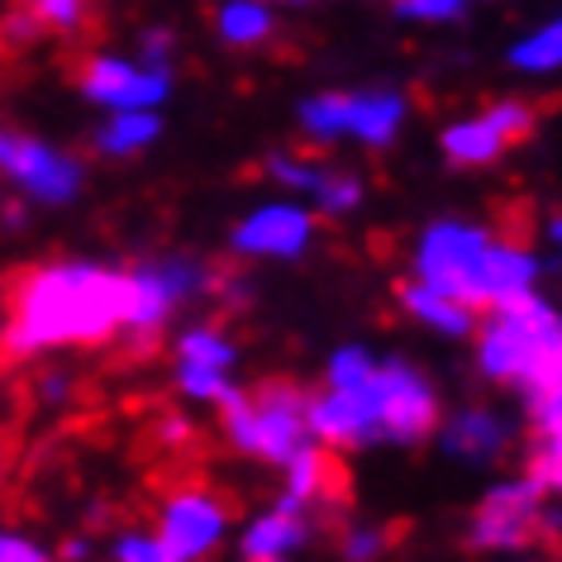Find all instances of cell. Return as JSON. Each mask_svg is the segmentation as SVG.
Segmentation results:
<instances>
[{"mask_svg":"<svg viewBox=\"0 0 562 562\" xmlns=\"http://www.w3.org/2000/svg\"><path fill=\"white\" fill-rule=\"evenodd\" d=\"M130 281L101 262H48L10 281L0 353L38 358L53 348H95L124 329Z\"/></svg>","mask_w":562,"mask_h":562,"instance_id":"cell-1","label":"cell"},{"mask_svg":"<svg viewBox=\"0 0 562 562\" xmlns=\"http://www.w3.org/2000/svg\"><path fill=\"white\" fill-rule=\"evenodd\" d=\"M539 252L519 238H501L472 220H429L411 248V281L439 291V296L468 305V311H496L539 286Z\"/></svg>","mask_w":562,"mask_h":562,"instance_id":"cell-2","label":"cell"},{"mask_svg":"<svg viewBox=\"0 0 562 562\" xmlns=\"http://www.w3.org/2000/svg\"><path fill=\"white\" fill-rule=\"evenodd\" d=\"M472 358L486 382L515 386L519 396L562 386V311L539 291L496 305L476 319Z\"/></svg>","mask_w":562,"mask_h":562,"instance_id":"cell-3","label":"cell"},{"mask_svg":"<svg viewBox=\"0 0 562 562\" xmlns=\"http://www.w3.org/2000/svg\"><path fill=\"white\" fill-rule=\"evenodd\" d=\"M305 401H311V386L291 382V376H272L258 391L234 386L215 411H220V429L234 453L258 458L267 468H291L311 448Z\"/></svg>","mask_w":562,"mask_h":562,"instance_id":"cell-4","label":"cell"},{"mask_svg":"<svg viewBox=\"0 0 562 562\" xmlns=\"http://www.w3.org/2000/svg\"><path fill=\"white\" fill-rule=\"evenodd\" d=\"M130 281V301H124V339H130L134 353H153L167 329V319H172L181 305L205 296V291L220 286V272L201 258H153V262H138L124 272Z\"/></svg>","mask_w":562,"mask_h":562,"instance_id":"cell-5","label":"cell"},{"mask_svg":"<svg viewBox=\"0 0 562 562\" xmlns=\"http://www.w3.org/2000/svg\"><path fill=\"white\" fill-rule=\"evenodd\" d=\"M376 411H382V443L396 448L425 443L443 425L439 391L411 358H376Z\"/></svg>","mask_w":562,"mask_h":562,"instance_id":"cell-6","label":"cell"},{"mask_svg":"<svg viewBox=\"0 0 562 562\" xmlns=\"http://www.w3.org/2000/svg\"><path fill=\"white\" fill-rule=\"evenodd\" d=\"M543 491L529 476H505L476 501V510L468 515L462 543L472 553H525L539 539V515H543Z\"/></svg>","mask_w":562,"mask_h":562,"instance_id":"cell-7","label":"cell"},{"mask_svg":"<svg viewBox=\"0 0 562 562\" xmlns=\"http://www.w3.org/2000/svg\"><path fill=\"white\" fill-rule=\"evenodd\" d=\"M0 172L38 205H72L81 187H87V167L72 153L20 130H5V124H0Z\"/></svg>","mask_w":562,"mask_h":562,"instance_id":"cell-8","label":"cell"},{"mask_svg":"<svg viewBox=\"0 0 562 562\" xmlns=\"http://www.w3.org/2000/svg\"><path fill=\"white\" fill-rule=\"evenodd\" d=\"M172 72H148V67L120 58V53H91L77 67V91L87 101L105 105L110 115H158V105L172 101Z\"/></svg>","mask_w":562,"mask_h":562,"instance_id":"cell-9","label":"cell"},{"mask_svg":"<svg viewBox=\"0 0 562 562\" xmlns=\"http://www.w3.org/2000/svg\"><path fill=\"white\" fill-rule=\"evenodd\" d=\"M158 543L172 562H205L229 539V505L205 486H177L158 505Z\"/></svg>","mask_w":562,"mask_h":562,"instance_id":"cell-10","label":"cell"},{"mask_svg":"<svg viewBox=\"0 0 562 562\" xmlns=\"http://www.w3.org/2000/svg\"><path fill=\"white\" fill-rule=\"evenodd\" d=\"M319 220L301 201H262L229 229V252L244 262H296L311 252Z\"/></svg>","mask_w":562,"mask_h":562,"instance_id":"cell-11","label":"cell"},{"mask_svg":"<svg viewBox=\"0 0 562 562\" xmlns=\"http://www.w3.org/2000/svg\"><path fill=\"white\" fill-rule=\"evenodd\" d=\"M305 434L315 448L353 453L382 443V411H376V376L358 391H311L305 401Z\"/></svg>","mask_w":562,"mask_h":562,"instance_id":"cell-12","label":"cell"},{"mask_svg":"<svg viewBox=\"0 0 562 562\" xmlns=\"http://www.w3.org/2000/svg\"><path fill=\"white\" fill-rule=\"evenodd\" d=\"M315 539V510H305L291 496H277L262 515H252L238 533V558L244 562H286L296 548Z\"/></svg>","mask_w":562,"mask_h":562,"instance_id":"cell-13","label":"cell"},{"mask_svg":"<svg viewBox=\"0 0 562 562\" xmlns=\"http://www.w3.org/2000/svg\"><path fill=\"white\" fill-rule=\"evenodd\" d=\"M411 120V101L396 87H368L344 91V138L362 148H391Z\"/></svg>","mask_w":562,"mask_h":562,"instance_id":"cell-14","label":"cell"},{"mask_svg":"<svg viewBox=\"0 0 562 562\" xmlns=\"http://www.w3.org/2000/svg\"><path fill=\"white\" fill-rule=\"evenodd\" d=\"M439 448L468 468H491L510 448V425L486 405H462L439 425Z\"/></svg>","mask_w":562,"mask_h":562,"instance_id":"cell-15","label":"cell"},{"mask_svg":"<svg viewBox=\"0 0 562 562\" xmlns=\"http://www.w3.org/2000/svg\"><path fill=\"white\" fill-rule=\"evenodd\" d=\"M396 301H401V311L411 315L415 325L443 334V339H472V334H476V319H482L476 311H468V305L448 301V296H439V291L419 286V281H401V286H396Z\"/></svg>","mask_w":562,"mask_h":562,"instance_id":"cell-16","label":"cell"},{"mask_svg":"<svg viewBox=\"0 0 562 562\" xmlns=\"http://www.w3.org/2000/svg\"><path fill=\"white\" fill-rule=\"evenodd\" d=\"M439 148H443V158L458 162V167H491V162L505 158V138L491 130L482 115H468V120L443 124Z\"/></svg>","mask_w":562,"mask_h":562,"instance_id":"cell-17","label":"cell"},{"mask_svg":"<svg viewBox=\"0 0 562 562\" xmlns=\"http://www.w3.org/2000/svg\"><path fill=\"white\" fill-rule=\"evenodd\" d=\"M215 34L229 48H262L277 34V10L262 0H224L215 10Z\"/></svg>","mask_w":562,"mask_h":562,"instance_id":"cell-18","label":"cell"},{"mask_svg":"<svg viewBox=\"0 0 562 562\" xmlns=\"http://www.w3.org/2000/svg\"><path fill=\"white\" fill-rule=\"evenodd\" d=\"M311 215L315 220H348L358 215L362 201H368V181H362L358 172H348V167H319L315 187H311Z\"/></svg>","mask_w":562,"mask_h":562,"instance_id":"cell-19","label":"cell"},{"mask_svg":"<svg viewBox=\"0 0 562 562\" xmlns=\"http://www.w3.org/2000/svg\"><path fill=\"white\" fill-rule=\"evenodd\" d=\"M505 63L515 67V72H529V77H548V72H562V15L543 20L533 34L515 38L510 48H505Z\"/></svg>","mask_w":562,"mask_h":562,"instance_id":"cell-20","label":"cell"},{"mask_svg":"<svg viewBox=\"0 0 562 562\" xmlns=\"http://www.w3.org/2000/svg\"><path fill=\"white\" fill-rule=\"evenodd\" d=\"M162 120L158 115H110L101 130H95V153L101 158H134L158 144Z\"/></svg>","mask_w":562,"mask_h":562,"instance_id":"cell-21","label":"cell"},{"mask_svg":"<svg viewBox=\"0 0 562 562\" xmlns=\"http://www.w3.org/2000/svg\"><path fill=\"white\" fill-rule=\"evenodd\" d=\"M172 353H177V362H191V368L229 372L234 362H238V344L224 329H215V325H191V329L177 334Z\"/></svg>","mask_w":562,"mask_h":562,"instance_id":"cell-22","label":"cell"},{"mask_svg":"<svg viewBox=\"0 0 562 562\" xmlns=\"http://www.w3.org/2000/svg\"><path fill=\"white\" fill-rule=\"evenodd\" d=\"M286 472V486H281V496H291L296 505H305V510H315L319 501L329 496V458H325V448H305V453L291 462V468H281Z\"/></svg>","mask_w":562,"mask_h":562,"instance_id":"cell-23","label":"cell"},{"mask_svg":"<svg viewBox=\"0 0 562 562\" xmlns=\"http://www.w3.org/2000/svg\"><path fill=\"white\" fill-rule=\"evenodd\" d=\"M296 124L311 144H339L344 138V91H315L296 105Z\"/></svg>","mask_w":562,"mask_h":562,"instance_id":"cell-24","label":"cell"},{"mask_svg":"<svg viewBox=\"0 0 562 562\" xmlns=\"http://www.w3.org/2000/svg\"><path fill=\"white\" fill-rule=\"evenodd\" d=\"M376 376V353L368 344H339L325 362V391H358Z\"/></svg>","mask_w":562,"mask_h":562,"instance_id":"cell-25","label":"cell"},{"mask_svg":"<svg viewBox=\"0 0 562 562\" xmlns=\"http://www.w3.org/2000/svg\"><path fill=\"white\" fill-rule=\"evenodd\" d=\"M177 391L187 401H195V405H220L224 396L234 391V382H229V372H210V368H191V362H177Z\"/></svg>","mask_w":562,"mask_h":562,"instance_id":"cell-26","label":"cell"},{"mask_svg":"<svg viewBox=\"0 0 562 562\" xmlns=\"http://www.w3.org/2000/svg\"><path fill=\"white\" fill-rule=\"evenodd\" d=\"M525 476L543 491V496H562V434L533 439V453H529Z\"/></svg>","mask_w":562,"mask_h":562,"instance_id":"cell-27","label":"cell"},{"mask_svg":"<svg viewBox=\"0 0 562 562\" xmlns=\"http://www.w3.org/2000/svg\"><path fill=\"white\" fill-rule=\"evenodd\" d=\"M319 167H325V162L305 158V153H286V148L267 153V177H272L277 187H286V191H301V195H311L315 177H319Z\"/></svg>","mask_w":562,"mask_h":562,"instance_id":"cell-28","label":"cell"},{"mask_svg":"<svg viewBox=\"0 0 562 562\" xmlns=\"http://www.w3.org/2000/svg\"><path fill=\"white\" fill-rule=\"evenodd\" d=\"M482 120L505 138V148L510 144H525V138L533 134V124H539V115H533L529 101H496L482 110Z\"/></svg>","mask_w":562,"mask_h":562,"instance_id":"cell-29","label":"cell"},{"mask_svg":"<svg viewBox=\"0 0 562 562\" xmlns=\"http://www.w3.org/2000/svg\"><path fill=\"white\" fill-rule=\"evenodd\" d=\"M386 529H376V525H344V533H339V558L344 562H376L386 553Z\"/></svg>","mask_w":562,"mask_h":562,"instance_id":"cell-30","label":"cell"},{"mask_svg":"<svg viewBox=\"0 0 562 562\" xmlns=\"http://www.w3.org/2000/svg\"><path fill=\"white\" fill-rule=\"evenodd\" d=\"M391 15L411 24H453V20H468V5L462 0H396Z\"/></svg>","mask_w":562,"mask_h":562,"instance_id":"cell-31","label":"cell"},{"mask_svg":"<svg viewBox=\"0 0 562 562\" xmlns=\"http://www.w3.org/2000/svg\"><path fill=\"white\" fill-rule=\"evenodd\" d=\"M138 67H148V72H172L177 63V34L162 30V24H153V30L138 34Z\"/></svg>","mask_w":562,"mask_h":562,"instance_id":"cell-32","label":"cell"},{"mask_svg":"<svg viewBox=\"0 0 562 562\" xmlns=\"http://www.w3.org/2000/svg\"><path fill=\"white\" fill-rule=\"evenodd\" d=\"M525 411H529L533 439L562 434V386H548V391H533V396H525Z\"/></svg>","mask_w":562,"mask_h":562,"instance_id":"cell-33","label":"cell"},{"mask_svg":"<svg viewBox=\"0 0 562 562\" xmlns=\"http://www.w3.org/2000/svg\"><path fill=\"white\" fill-rule=\"evenodd\" d=\"M110 558H115V562H172V558H167V548L158 543V533H148V529L120 533V539L110 543Z\"/></svg>","mask_w":562,"mask_h":562,"instance_id":"cell-34","label":"cell"},{"mask_svg":"<svg viewBox=\"0 0 562 562\" xmlns=\"http://www.w3.org/2000/svg\"><path fill=\"white\" fill-rule=\"evenodd\" d=\"M34 15L44 30H58V34H77L81 20H87V5H77V0H38Z\"/></svg>","mask_w":562,"mask_h":562,"instance_id":"cell-35","label":"cell"},{"mask_svg":"<svg viewBox=\"0 0 562 562\" xmlns=\"http://www.w3.org/2000/svg\"><path fill=\"white\" fill-rule=\"evenodd\" d=\"M191 439H195V425L181 411H162L158 425H153V443H162V448H187Z\"/></svg>","mask_w":562,"mask_h":562,"instance_id":"cell-36","label":"cell"},{"mask_svg":"<svg viewBox=\"0 0 562 562\" xmlns=\"http://www.w3.org/2000/svg\"><path fill=\"white\" fill-rule=\"evenodd\" d=\"M72 391H77L72 372H63V368H44V372H38V401H44V405H67Z\"/></svg>","mask_w":562,"mask_h":562,"instance_id":"cell-37","label":"cell"},{"mask_svg":"<svg viewBox=\"0 0 562 562\" xmlns=\"http://www.w3.org/2000/svg\"><path fill=\"white\" fill-rule=\"evenodd\" d=\"M0 562H53L44 548L20 539V533H0Z\"/></svg>","mask_w":562,"mask_h":562,"instance_id":"cell-38","label":"cell"},{"mask_svg":"<svg viewBox=\"0 0 562 562\" xmlns=\"http://www.w3.org/2000/svg\"><path fill=\"white\" fill-rule=\"evenodd\" d=\"M58 558H63V562H91V539H67V543L58 548Z\"/></svg>","mask_w":562,"mask_h":562,"instance_id":"cell-39","label":"cell"},{"mask_svg":"<svg viewBox=\"0 0 562 562\" xmlns=\"http://www.w3.org/2000/svg\"><path fill=\"white\" fill-rule=\"evenodd\" d=\"M539 533H562V505H543V515H539Z\"/></svg>","mask_w":562,"mask_h":562,"instance_id":"cell-40","label":"cell"},{"mask_svg":"<svg viewBox=\"0 0 562 562\" xmlns=\"http://www.w3.org/2000/svg\"><path fill=\"white\" fill-rule=\"evenodd\" d=\"M548 238H553V244L562 248V215H553V220H548Z\"/></svg>","mask_w":562,"mask_h":562,"instance_id":"cell-41","label":"cell"}]
</instances>
